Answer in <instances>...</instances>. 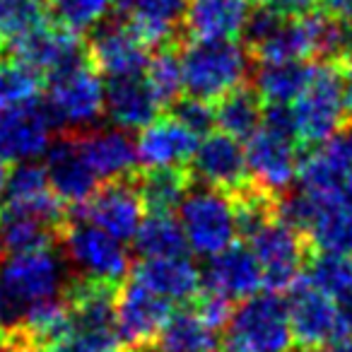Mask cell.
Wrapping results in <instances>:
<instances>
[{
  "label": "cell",
  "mask_w": 352,
  "mask_h": 352,
  "mask_svg": "<svg viewBox=\"0 0 352 352\" xmlns=\"http://www.w3.org/2000/svg\"><path fill=\"white\" fill-rule=\"evenodd\" d=\"M0 352H15V350H10V347H6V345H3V350H0Z\"/></svg>",
  "instance_id": "obj_46"
},
{
  "label": "cell",
  "mask_w": 352,
  "mask_h": 352,
  "mask_svg": "<svg viewBox=\"0 0 352 352\" xmlns=\"http://www.w3.org/2000/svg\"><path fill=\"white\" fill-rule=\"evenodd\" d=\"M188 0H123L128 27L147 49H166L179 44V27L184 25Z\"/></svg>",
  "instance_id": "obj_22"
},
{
  "label": "cell",
  "mask_w": 352,
  "mask_h": 352,
  "mask_svg": "<svg viewBox=\"0 0 352 352\" xmlns=\"http://www.w3.org/2000/svg\"><path fill=\"white\" fill-rule=\"evenodd\" d=\"M135 188L147 212H174L196 186V176L188 166H150L138 169Z\"/></svg>",
  "instance_id": "obj_27"
},
{
  "label": "cell",
  "mask_w": 352,
  "mask_h": 352,
  "mask_svg": "<svg viewBox=\"0 0 352 352\" xmlns=\"http://www.w3.org/2000/svg\"><path fill=\"white\" fill-rule=\"evenodd\" d=\"M41 92H44V75L39 68L17 56L0 58V111L36 102Z\"/></svg>",
  "instance_id": "obj_35"
},
{
  "label": "cell",
  "mask_w": 352,
  "mask_h": 352,
  "mask_svg": "<svg viewBox=\"0 0 352 352\" xmlns=\"http://www.w3.org/2000/svg\"><path fill=\"white\" fill-rule=\"evenodd\" d=\"M51 10L58 17V25L73 32H87L97 27L111 10L116 0H49Z\"/></svg>",
  "instance_id": "obj_37"
},
{
  "label": "cell",
  "mask_w": 352,
  "mask_h": 352,
  "mask_svg": "<svg viewBox=\"0 0 352 352\" xmlns=\"http://www.w3.org/2000/svg\"><path fill=\"white\" fill-rule=\"evenodd\" d=\"M289 111L294 140L304 150H314L336 135L347 121L340 70L333 63L314 65L309 85L289 104Z\"/></svg>",
  "instance_id": "obj_1"
},
{
  "label": "cell",
  "mask_w": 352,
  "mask_h": 352,
  "mask_svg": "<svg viewBox=\"0 0 352 352\" xmlns=\"http://www.w3.org/2000/svg\"><path fill=\"white\" fill-rule=\"evenodd\" d=\"M230 352H287L292 345L287 302L278 294H254L234 309L227 326Z\"/></svg>",
  "instance_id": "obj_5"
},
{
  "label": "cell",
  "mask_w": 352,
  "mask_h": 352,
  "mask_svg": "<svg viewBox=\"0 0 352 352\" xmlns=\"http://www.w3.org/2000/svg\"><path fill=\"white\" fill-rule=\"evenodd\" d=\"M49 0H0V54L15 51L34 32L49 25Z\"/></svg>",
  "instance_id": "obj_32"
},
{
  "label": "cell",
  "mask_w": 352,
  "mask_h": 352,
  "mask_svg": "<svg viewBox=\"0 0 352 352\" xmlns=\"http://www.w3.org/2000/svg\"><path fill=\"white\" fill-rule=\"evenodd\" d=\"M94 352H135V350L126 347L123 342H113V345H107V347H102V350H94Z\"/></svg>",
  "instance_id": "obj_45"
},
{
  "label": "cell",
  "mask_w": 352,
  "mask_h": 352,
  "mask_svg": "<svg viewBox=\"0 0 352 352\" xmlns=\"http://www.w3.org/2000/svg\"><path fill=\"white\" fill-rule=\"evenodd\" d=\"M46 174L54 186L56 196L73 210L82 206L89 196L99 188V179L94 171L85 164L82 155L78 150L73 131H63L56 142H51L46 150Z\"/></svg>",
  "instance_id": "obj_18"
},
{
  "label": "cell",
  "mask_w": 352,
  "mask_h": 352,
  "mask_svg": "<svg viewBox=\"0 0 352 352\" xmlns=\"http://www.w3.org/2000/svg\"><path fill=\"white\" fill-rule=\"evenodd\" d=\"M12 54L39 68L41 73H58V70L85 60V46L80 34L63 25H46L39 32L22 41Z\"/></svg>",
  "instance_id": "obj_25"
},
{
  "label": "cell",
  "mask_w": 352,
  "mask_h": 352,
  "mask_svg": "<svg viewBox=\"0 0 352 352\" xmlns=\"http://www.w3.org/2000/svg\"><path fill=\"white\" fill-rule=\"evenodd\" d=\"M198 135L191 128L184 126L174 113L157 116L145 128H140V135L135 140L138 162H142L145 169L150 166H188L196 157Z\"/></svg>",
  "instance_id": "obj_19"
},
{
  "label": "cell",
  "mask_w": 352,
  "mask_h": 352,
  "mask_svg": "<svg viewBox=\"0 0 352 352\" xmlns=\"http://www.w3.org/2000/svg\"><path fill=\"white\" fill-rule=\"evenodd\" d=\"M321 352H352V338H342V340L333 342V345H328Z\"/></svg>",
  "instance_id": "obj_44"
},
{
  "label": "cell",
  "mask_w": 352,
  "mask_h": 352,
  "mask_svg": "<svg viewBox=\"0 0 352 352\" xmlns=\"http://www.w3.org/2000/svg\"><path fill=\"white\" fill-rule=\"evenodd\" d=\"M287 292L292 345L299 352H321L333 342L350 338L347 316L340 304L318 285H314L307 275H302Z\"/></svg>",
  "instance_id": "obj_3"
},
{
  "label": "cell",
  "mask_w": 352,
  "mask_h": 352,
  "mask_svg": "<svg viewBox=\"0 0 352 352\" xmlns=\"http://www.w3.org/2000/svg\"><path fill=\"white\" fill-rule=\"evenodd\" d=\"M10 174H12V166H10V162H8V160H3V157H0V196H3V193H6L8 182H10Z\"/></svg>",
  "instance_id": "obj_43"
},
{
  "label": "cell",
  "mask_w": 352,
  "mask_h": 352,
  "mask_svg": "<svg viewBox=\"0 0 352 352\" xmlns=\"http://www.w3.org/2000/svg\"><path fill=\"white\" fill-rule=\"evenodd\" d=\"M131 278L162 294L169 302H191L201 292V270L184 258H142L133 265Z\"/></svg>",
  "instance_id": "obj_26"
},
{
  "label": "cell",
  "mask_w": 352,
  "mask_h": 352,
  "mask_svg": "<svg viewBox=\"0 0 352 352\" xmlns=\"http://www.w3.org/2000/svg\"><path fill=\"white\" fill-rule=\"evenodd\" d=\"M318 3H321L328 15L352 22V0H318Z\"/></svg>",
  "instance_id": "obj_42"
},
{
  "label": "cell",
  "mask_w": 352,
  "mask_h": 352,
  "mask_svg": "<svg viewBox=\"0 0 352 352\" xmlns=\"http://www.w3.org/2000/svg\"><path fill=\"white\" fill-rule=\"evenodd\" d=\"M171 113H174L179 121L184 123L186 128H191L198 138L203 133H208L215 123V107L203 99H196V97H179L174 104H171Z\"/></svg>",
  "instance_id": "obj_39"
},
{
  "label": "cell",
  "mask_w": 352,
  "mask_h": 352,
  "mask_svg": "<svg viewBox=\"0 0 352 352\" xmlns=\"http://www.w3.org/2000/svg\"><path fill=\"white\" fill-rule=\"evenodd\" d=\"M73 133L85 164L94 171L97 179L113 182V179H131V176H135L138 150L135 142L123 131L87 128V131Z\"/></svg>",
  "instance_id": "obj_20"
},
{
  "label": "cell",
  "mask_w": 352,
  "mask_h": 352,
  "mask_svg": "<svg viewBox=\"0 0 352 352\" xmlns=\"http://www.w3.org/2000/svg\"><path fill=\"white\" fill-rule=\"evenodd\" d=\"M116 3H118V6H121V3H123V0H116Z\"/></svg>",
  "instance_id": "obj_48"
},
{
  "label": "cell",
  "mask_w": 352,
  "mask_h": 352,
  "mask_svg": "<svg viewBox=\"0 0 352 352\" xmlns=\"http://www.w3.org/2000/svg\"><path fill=\"white\" fill-rule=\"evenodd\" d=\"M142 198L131 179H113V182L99 184V188L82 203L73 208V220L87 222L118 241H128L135 236L138 227L142 222Z\"/></svg>",
  "instance_id": "obj_10"
},
{
  "label": "cell",
  "mask_w": 352,
  "mask_h": 352,
  "mask_svg": "<svg viewBox=\"0 0 352 352\" xmlns=\"http://www.w3.org/2000/svg\"><path fill=\"white\" fill-rule=\"evenodd\" d=\"M251 17L249 0H188L184 30L193 41H234Z\"/></svg>",
  "instance_id": "obj_21"
},
{
  "label": "cell",
  "mask_w": 352,
  "mask_h": 352,
  "mask_svg": "<svg viewBox=\"0 0 352 352\" xmlns=\"http://www.w3.org/2000/svg\"><path fill=\"white\" fill-rule=\"evenodd\" d=\"M191 311L206 323L210 331H222V328L230 326L232 314H234V304H232L230 297L215 292V289L201 287V292L191 299Z\"/></svg>",
  "instance_id": "obj_38"
},
{
  "label": "cell",
  "mask_w": 352,
  "mask_h": 352,
  "mask_svg": "<svg viewBox=\"0 0 352 352\" xmlns=\"http://www.w3.org/2000/svg\"><path fill=\"white\" fill-rule=\"evenodd\" d=\"M249 51L234 41H193L182 54L184 87L188 97L212 104L220 102L232 89L241 87L249 75Z\"/></svg>",
  "instance_id": "obj_2"
},
{
  "label": "cell",
  "mask_w": 352,
  "mask_h": 352,
  "mask_svg": "<svg viewBox=\"0 0 352 352\" xmlns=\"http://www.w3.org/2000/svg\"><path fill=\"white\" fill-rule=\"evenodd\" d=\"M135 251L140 258H184L188 241L182 222L171 212H150L135 232Z\"/></svg>",
  "instance_id": "obj_30"
},
{
  "label": "cell",
  "mask_w": 352,
  "mask_h": 352,
  "mask_svg": "<svg viewBox=\"0 0 352 352\" xmlns=\"http://www.w3.org/2000/svg\"><path fill=\"white\" fill-rule=\"evenodd\" d=\"M0 350H3V333H0Z\"/></svg>",
  "instance_id": "obj_47"
},
{
  "label": "cell",
  "mask_w": 352,
  "mask_h": 352,
  "mask_svg": "<svg viewBox=\"0 0 352 352\" xmlns=\"http://www.w3.org/2000/svg\"><path fill=\"white\" fill-rule=\"evenodd\" d=\"M54 121L49 109L36 102L0 111V157L8 162H30L51 145Z\"/></svg>",
  "instance_id": "obj_16"
},
{
  "label": "cell",
  "mask_w": 352,
  "mask_h": 352,
  "mask_svg": "<svg viewBox=\"0 0 352 352\" xmlns=\"http://www.w3.org/2000/svg\"><path fill=\"white\" fill-rule=\"evenodd\" d=\"M338 70H340L342 78V94H345V109H347V118L352 121V56L333 63Z\"/></svg>",
  "instance_id": "obj_41"
},
{
  "label": "cell",
  "mask_w": 352,
  "mask_h": 352,
  "mask_svg": "<svg viewBox=\"0 0 352 352\" xmlns=\"http://www.w3.org/2000/svg\"><path fill=\"white\" fill-rule=\"evenodd\" d=\"M302 191L316 198H336L352 208V121L314 147L299 162Z\"/></svg>",
  "instance_id": "obj_7"
},
{
  "label": "cell",
  "mask_w": 352,
  "mask_h": 352,
  "mask_svg": "<svg viewBox=\"0 0 352 352\" xmlns=\"http://www.w3.org/2000/svg\"><path fill=\"white\" fill-rule=\"evenodd\" d=\"M46 109L63 131H87L104 113V87L99 73L85 60L49 75Z\"/></svg>",
  "instance_id": "obj_4"
},
{
  "label": "cell",
  "mask_w": 352,
  "mask_h": 352,
  "mask_svg": "<svg viewBox=\"0 0 352 352\" xmlns=\"http://www.w3.org/2000/svg\"><path fill=\"white\" fill-rule=\"evenodd\" d=\"M0 285L22 311L30 304L54 299L58 289H63L58 256L51 249L10 256L0 268Z\"/></svg>",
  "instance_id": "obj_13"
},
{
  "label": "cell",
  "mask_w": 352,
  "mask_h": 352,
  "mask_svg": "<svg viewBox=\"0 0 352 352\" xmlns=\"http://www.w3.org/2000/svg\"><path fill=\"white\" fill-rule=\"evenodd\" d=\"M160 109V102L142 75L113 78L104 89V111L109 121L121 131H140L150 121H155Z\"/></svg>",
  "instance_id": "obj_24"
},
{
  "label": "cell",
  "mask_w": 352,
  "mask_h": 352,
  "mask_svg": "<svg viewBox=\"0 0 352 352\" xmlns=\"http://www.w3.org/2000/svg\"><path fill=\"white\" fill-rule=\"evenodd\" d=\"M263 102H261L258 92L254 87H241L232 89L230 94L215 102V123L220 126L222 133L236 138H246L249 140L261 126H263Z\"/></svg>",
  "instance_id": "obj_31"
},
{
  "label": "cell",
  "mask_w": 352,
  "mask_h": 352,
  "mask_svg": "<svg viewBox=\"0 0 352 352\" xmlns=\"http://www.w3.org/2000/svg\"><path fill=\"white\" fill-rule=\"evenodd\" d=\"M251 182L275 198H285L299 176V145L294 138L261 126L244 147Z\"/></svg>",
  "instance_id": "obj_12"
},
{
  "label": "cell",
  "mask_w": 352,
  "mask_h": 352,
  "mask_svg": "<svg viewBox=\"0 0 352 352\" xmlns=\"http://www.w3.org/2000/svg\"><path fill=\"white\" fill-rule=\"evenodd\" d=\"M249 56L258 65L302 63L311 58V41L304 17L299 20H280L263 39L249 44Z\"/></svg>",
  "instance_id": "obj_29"
},
{
  "label": "cell",
  "mask_w": 352,
  "mask_h": 352,
  "mask_svg": "<svg viewBox=\"0 0 352 352\" xmlns=\"http://www.w3.org/2000/svg\"><path fill=\"white\" fill-rule=\"evenodd\" d=\"M182 227L188 249L198 256H217L234 244L236 225L232 203L212 188H193L182 203Z\"/></svg>",
  "instance_id": "obj_8"
},
{
  "label": "cell",
  "mask_w": 352,
  "mask_h": 352,
  "mask_svg": "<svg viewBox=\"0 0 352 352\" xmlns=\"http://www.w3.org/2000/svg\"><path fill=\"white\" fill-rule=\"evenodd\" d=\"M217 345L215 331L193 311H174L150 347L140 352H212Z\"/></svg>",
  "instance_id": "obj_33"
},
{
  "label": "cell",
  "mask_w": 352,
  "mask_h": 352,
  "mask_svg": "<svg viewBox=\"0 0 352 352\" xmlns=\"http://www.w3.org/2000/svg\"><path fill=\"white\" fill-rule=\"evenodd\" d=\"M318 0H268V6L275 12L285 17V20H299V17L314 12V6Z\"/></svg>",
  "instance_id": "obj_40"
},
{
  "label": "cell",
  "mask_w": 352,
  "mask_h": 352,
  "mask_svg": "<svg viewBox=\"0 0 352 352\" xmlns=\"http://www.w3.org/2000/svg\"><path fill=\"white\" fill-rule=\"evenodd\" d=\"M85 56H87V63L109 80L142 75L150 63L147 46L128 25L102 27L85 46Z\"/></svg>",
  "instance_id": "obj_17"
},
{
  "label": "cell",
  "mask_w": 352,
  "mask_h": 352,
  "mask_svg": "<svg viewBox=\"0 0 352 352\" xmlns=\"http://www.w3.org/2000/svg\"><path fill=\"white\" fill-rule=\"evenodd\" d=\"M121 283L92 275H73L63 283V302L73 318V331L116 333L113 311Z\"/></svg>",
  "instance_id": "obj_15"
},
{
  "label": "cell",
  "mask_w": 352,
  "mask_h": 352,
  "mask_svg": "<svg viewBox=\"0 0 352 352\" xmlns=\"http://www.w3.org/2000/svg\"><path fill=\"white\" fill-rule=\"evenodd\" d=\"M174 314V302L152 292L135 278H126L116 294V336L131 350L140 352L155 342L164 323Z\"/></svg>",
  "instance_id": "obj_9"
},
{
  "label": "cell",
  "mask_w": 352,
  "mask_h": 352,
  "mask_svg": "<svg viewBox=\"0 0 352 352\" xmlns=\"http://www.w3.org/2000/svg\"><path fill=\"white\" fill-rule=\"evenodd\" d=\"M249 249L254 251L261 270H263V287L270 294L287 292L311 258V246L307 236L292 227L283 215L261 227L249 236Z\"/></svg>",
  "instance_id": "obj_6"
},
{
  "label": "cell",
  "mask_w": 352,
  "mask_h": 352,
  "mask_svg": "<svg viewBox=\"0 0 352 352\" xmlns=\"http://www.w3.org/2000/svg\"><path fill=\"white\" fill-rule=\"evenodd\" d=\"M314 73V65L302 63H278V65H261L254 78L256 92H258L263 107H289Z\"/></svg>",
  "instance_id": "obj_34"
},
{
  "label": "cell",
  "mask_w": 352,
  "mask_h": 352,
  "mask_svg": "<svg viewBox=\"0 0 352 352\" xmlns=\"http://www.w3.org/2000/svg\"><path fill=\"white\" fill-rule=\"evenodd\" d=\"M60 244H63L68 261L82 275L123 283L126 275L131 273V256L126 246L94 225L70 220L60 236Z\"/></svg>",
  "instance_id": "obj_11"
},
{
  "label": "cell",
  "mask_w": 352,
  "mask_h": 352,
  "mask_svg": "<svg viewBox=\"0 0 352 352\" xmlns=\"http://www.w3.org/2000/svg\"><path fill=\"white\" fill-rule=\"evenodd\" d=\"M206 287L234 299H249L263 287V270L254 251L246 244H232L222 254L212 256L206 270Z\"/></svg>",
  "instance_id": "obj_23"
},
{
  "label": "cell",
  "mask_w": 352,
  "mask_h": 352,
  "mask_svg": "<svg viewBox=\"0 0 352 352\" xmlns=\"http://www.w3.org/2000/svg\"><path fill=\"white\" fill-rule=\"evenodd\" d=\"M60 244V234L46 222L36 220L25 212L0 206V258L32 254V251H49Z\"/></svg>",
  "instance_id": "obj_28"
},
{
  "label": "cell",
  "mask_w": 352,
  "mask_h": 352,
  "mask_svg": "<svg viewBox=\"0 0 352 352\" xmlns=\"http://www.w3.org/2000/svg\"><path fill=\"white\" fill-rule=\"evenodd\" d=\"M142 78H145L147 87L152 89L155 99L160 102V107L169 109L176 99L182 97V87H184L182 56L176 54V46L157 49V56L150 58Z\"/></svg>",
  "instance_id": "obj_36"
},
{
  "label": "cell",
  "mask_w": 352,
  "mask_h": 352,
  "mask_svg": "<svg viewBox=\"0 0 352 352\" xmlns=\"http://www.w3.org/2000/svg\"><path fill=\"white\" fill-rule=\"evenodd\" d=\"M191 171L196 179L206 184V188L225 193L227 198L236 196L251 184L244 147L239 145L236 138L222 131L210 133L198 145Z\"/></svg>",
  "instance_id": "obj_14"
}]
</instances>
